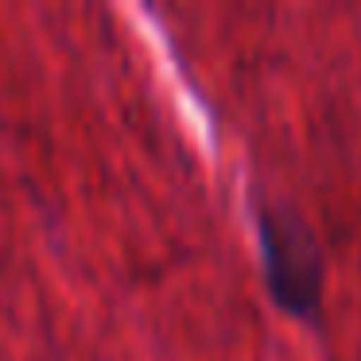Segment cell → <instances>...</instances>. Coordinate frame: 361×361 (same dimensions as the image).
<instances>
[{"label":"cell","instance_id":"obj_1","mask_svg":"<svg viewBox=\"0 0 361 361\" xmlns=\"http://www.w3.org/2000/svg\"><path fill=\"white\" fill-rule=\"evenodd\" d=\"M260 245H264V268H268L272 295L291 314H311L322 299V260L307 226L295 214L264 210Z\"/></svg>","mask_w":361,"mask_h":361}]
</instances>
